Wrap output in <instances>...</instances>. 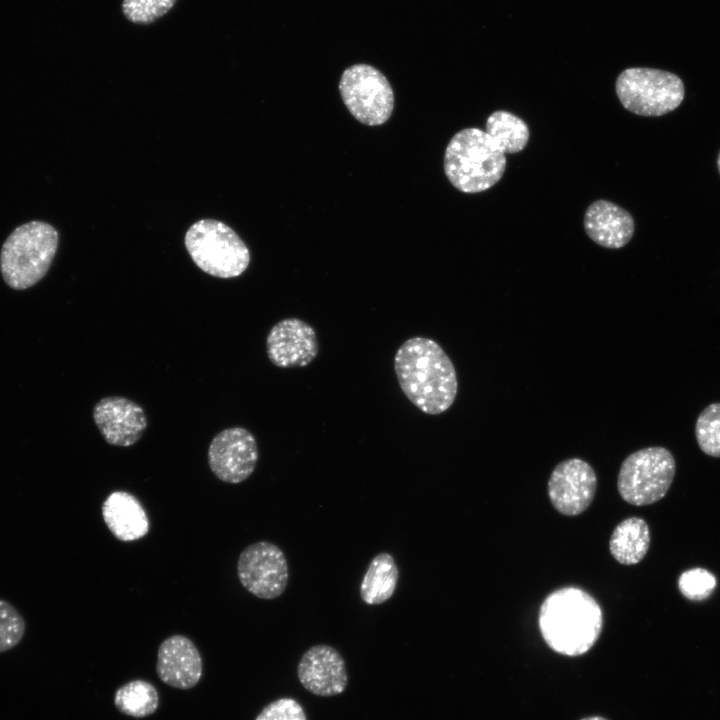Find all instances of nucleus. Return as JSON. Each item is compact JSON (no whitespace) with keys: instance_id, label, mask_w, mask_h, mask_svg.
Wrapping results in <instances>:
<instances>
[{"instance_id":"2","label":"nucleus","mask_w":720,"mask_h":720,"mask_svg":"<svg viewBox=\"0 0 720 720\" xmlns=\"http://www.w3.org/2000/svg\"><path fill=\"white\" fill-rule=\"evenodd\" d=\"M539 629L546 644L566 656L586 653L598 640L603 614L600 605L577 587L560 588L540 606Z\"/></svg>"},{"instance_id":"7","label":"nucleus","mask_w":720,"mask_h":720,"mask_svg":"<svg viewBox=\"0 0 720 720\" xmlns=\"http://www.w3.org/2000/svg\"><path fill=\"white\" fill-rule=\"evenodd\" d=\"M676 471L672 453L664 447H647L627 456L621 464L617 489L629 504L644 506L661 500Z\"/></svg>"},{"instance_id":"26","label":"nucleus","mask_w":720,"mask_h":720,"mask_svg":"<svg viewBox=\"0 0 720 720\" xmlns=\"http://www.w3.org/2000/svg\"><path fill=\"white\" fill-rule=\"evenodd\" d=\"M255 720H307L302 706L292 698H280L268 704Z\"/></svg>"},{"instance_id":"16","label":"nucleus","mask_w":720,"mask_h":720,"mask_svg":"<svg viewBox=\"0 0 720 720\" xmlns=\"http://www.w3.org/2000/svg\"><path fill=\"white\" fill-rule=\"evenodd\" d=\"M584 229L596 244L618 249L625 246L634 234V220L624 208L608 200L589 205L584 215Z\"/></svg>"},{"instance_id":"5","label":"nucleus","mask_w":720,"mask_h":720,"mask_svg":"<svg viewBox=\"0 0 720 720\" xmlns=\"http://www.w3.org/2000/svg\"><path fill=\"white\" fill-rule=\"evenodd\" d=\"M184 241L194 263L211 276L238 277L250 263L246 244L233 229L218 220L195 222L186 232Z\"/></svg>"},{"instance_id":"15","label":"nucleus","mask_w":720,"mask_h":720,"mask_svg":"<svg viewBox=\"0 0 720 720\" xmlns=\"http://www.w3.org/2000/svg\"><path fill=\"white\" fill-rule=\"evenodd\" d=\"M202 658L196 645L180 634L166 638L159 646L156 672L165 684L190 689L202 677Z\"/></svg>"},{"instance_id":"4","label":"nucleus","mask_w":720,"mask_h":720,"mask_svg":"<svg viewBox=\"0 0 720 720\" xmlns=\"http://www.w3.org/2000/svg\"><path fill=\"white\" fill-rule=\"evenodd\" d=\"M59 243L58 231L44 221H29L16 227L0 251V272L6 285L25 290L47 274Z\"/></svg>"},{"instance_id":"25","label":"nucleus","mask_w":720,"mask_h":720,"mask_svg":"<svg viewBox=\"0 0 720 720\" xmlns=\"http://www.w3.org/2000/svg\"><path fill=\"white\" fill-rule=\"evenodd\" d=\"M715 587V576L704 568H693L684 571L678 580V588L681 594L693 601L708 598Z\"/></svg>"},{"instance_id":"3","label":"nucleus","mask_w":720,"mask_h":720,"mask_svg":"<svg viewBox=\"0 0 720 720\" xmlns=\"http://www.w3.org/2000/svg\"><path fill=\"white\" fill-rule=\"evenodd\" d=\"M505 168V153L479 128L460 130L445 150V174L450 183L464 193L488 190L500 181Z\"/></svg>"},{"instance_id":"10","label":"nucleus","mask_w":720,"mask_h":720,"mask_svg":"<svg viewBox=\"0 0 720 720\" xmlns=\"http://www.w3.org/2000/svg\"><path fill=\"white\" fill-rule=\"evenodd\" d=\"M208 464L221 481L238 484L256 468L258 446L253 434L243 427H230L216 434L208 447Z\"/></svg>"},{"instance_id":"8","label":"nucleus","mask_w":720,"mask_h":720,"mask_svg":"<svg viewBox=\"0 0 720 720\" xmlns=\"http://www.w3.org/2000/svg\"><path fill=\"white\" fill-rule=\"evenodd\" d=\"M339 91L349 112L365 125H381L392 114V87L382 72L371 65L355 64L345 69Z\"/></svg>"},{"instance_id":"27","label":"nucleus","mask_w":720,"mask_h":720,"mask_svg":"<svg viewBox=\"0 0 720 720\" xmlns=\"http://www.w3.org/2000/svg\"><path fill=\"white\" fill-rule=\"evenodd\" d=\"M581 720H607V719H605L601 716H590V717L583 718Z\"/></svg>"},{"instance_id":"21","label":"nucleus","mask_w":720,"mask_h":720,"mask_svg":"<svg viewBox=\"0 0 720 720\" xmlns=\"http://www.w3.org/2000/svg\"><path fill=\"white\" fill-rule=\"evenodd\" d=\"M114 704L122 714L143 718L157 710L159 695L151 683L133 680L116 690Z\"/></svg>"},{"instance_id":"18","label":"nucleus","mask_w":720,"mask_h":720,"mask_svg":"<svg viewBox=\"0 0 720 720\" xmlns=\"http://www.w3.org/2000/svg\"><path fill=\"white\" fill-rule=\"evenodd\" d=\"M650 545L648 524L642 518L630 517L613 530L609 549L613 558L623 565H634L646 556Z\"/></svg>"},{"instance_id":"24","label":"nucleus","mask_w":720,"mask_h":720,"mask_svg":"<svg viewBox=\"0 0 720 720\" xmlns=\"http://www.w3.org/2000/svg\"><path fill=\"white\" fill-rule=\"evenodd\" d=\"M25 620L8 601L0 599V653L17 646L25 634Z\"/></svg>"},{"instance_id":"23","label":"nucleus","mask_w":720,"mask_h":720,"mask_svg":"<svg viewBox=\"0 0 720 720\" xmlns=\"http://www.w3.org/2000/svg\"><path fill=\"white\" fill-rule=\"evenodd\" d=\"M177 0H123L121 10L133 24L149 25L166 15Z\"/></svg>"},{"instance_id":"28","label":"nucleus","mask_w":720,"mask_h":720,"mask_svg":"<svg viewBox=\"0 0 720 720\" xmlns=\"http://www.w3.org/2000/svg\"><path fill=\"white\" fill-rule=\"evenodd\" d=\"M717 167H718V171H719V173H720V152H719L718 157H717Z\"/></svg>"},{"instance_id":"1","label":"nucleus","mask_w":720,"mask_h":720,"mask_svg":"<svg viewBox=\"0 0 720 720\" xmlns=\"http://www.w3.org/2000/svg\"><path fill=\"white\" fill-rule=\"evenodd\" d=\"M394 370L402 392L422 412L438 415L454 403L456 370L434 340L420 336L406 340L395 354Z\"/></svg>"},{"instance_id":"13","label":"nucleus","mask_w":720,"mask_h":720,"mask_svg":"<svg viewBox=\"0 0 720 720\" xmlns=\"http://www.w3.org/2000/svg\"><path fill=\"white\" fill-rule=\"evenodd\" d=\"M93 420L104 440L117 447L137 443L148 424L143 408L122 396L100 399L93 408Z\"/></svg>"},{"instance_id":"6","label":"nucleus","mask_w":720,"mask_h":720,"mask_svg":"<svg viewBox=\"0 0 720 720\" xmlns=\"http://www.w3.org/2000/svg\"><path fill=\"white\" fill-rule=\"evenodd\" d=\"M615 91L625 109L646 117L672 112L685 96L684 83L679 76L644 67L623 70L616 79Z\"/></svg>"},{"instance_id":"19","label":"nucleus","mask_w":720,"mask_h":720,"mask_svg":"<svg viewBox=\"0 0 720 720\" xmlns=\"http://www.w3.org/2000/svg\"><path fill=\"white\" fill-rule=\"evenodd\" d=\"M399 580V569L394 557L381 552L371 560L360 584V597L368 605H379L394 594Z\"/></svg>"},{"instance_id":"14","label":"nucleus","mask_w":720,"mask_h":720,"mask_svg":"<svg viewBox=\"0 0 720 720\" xmlns=\"http://www.w3.org/2000/svg\"><path fill=\"white\" fill-rule=\"evenodd\" d=\"M297 675L309 692L318 696L342 693L348 682L345 662L341 654L329 645H315L301 657Z\"/></svg>"},{"instance_id":"20","label":"nucleus","mask_w":720,"mask_h":720,"mask_svg":"<svg viewBox=\"0 0 720 720\" xmlns=\"http://www.w3.org/2000/svg\"><path fill=\"white\" fill-rule=\"evenodd\" d=\"M485 131L504 153L522 151L529 140V128L524 120L504 110L495 111L487 118Z\"/></svg>"},{"instance_id":"9","label":"nucleus","mask_w":720,"mask_h":720,"mask_svg":"<svg viewBox=\"0 0 720 720\" xmlns=\"http://www.w3.org/2000/svg\"><path fill=\"white\" fill-rule=\"evenodd\" d=\"M237 575L241 585L252 595L265 600L283 594L289 580L284 552L268 541L253 543L240 553Z\"/></svg>"},{"instance_id":"12","label":"nucleus","mask_w":720,"mask_h":720,"mask_svg":"<svg viewBox=\"0 0 720 720\" xmlns=\"http://www.w3.org/2000/svg\"><path fill=\"white\" fill-rule=\"evenodd\" d=\"M266 352L270 362L277 367H305L319 352L316 332L301 319L280 320L266 337Z\"/></svg>"},{"instance_id":"11","label":"nucleus","mask_w":720,"mask_h":720,"mask_svg":"<svg viewBox=\"0 0 720 720\" xmlns=\"http://www.w3.org/2000/svg\"><path fill=\"white\" fill-rule=\"evenodd\" d=\"M596 489L594 469L580 458L557 464L548 480V496L553 507L567 516L583 513L590 506Z\"/></svg>"},{"instance_id":"22","label":"nucleus","mask_w":720,"mask_h":720,"mask_svg":"<svg viewBox=\"0 0 720 720\" xmlns=\"http://www.w3.org/2000/svg\"><path fill=\"white\" fill-rule=\"evenodd\" d=\"M695 436L705 454L720 457V403H712L702 410L696 420Z\"/></svg>"},{"instance_id":"17","label":"nucleus","mask_w":720,"mask_h":720,"mask_svg":"<svg viewBox=\"0 0 720 720\" xmlns=\"http://www.w3.org/2000/svg\"><path fill=\"white\" fill-rule=\"evenodd\" d=\"M102 517L114 537L123 542L147 535L149 518L141 502L127 491L110 493L102 504Z\"/></svg>"}]
</instances>
